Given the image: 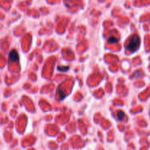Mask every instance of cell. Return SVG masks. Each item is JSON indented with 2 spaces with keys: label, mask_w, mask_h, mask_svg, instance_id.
I'll return each instance as SVG.
<instances>
[{
  "label": "cell",
  "mask_w": 150,
  "mask_h": 150,
  "mask_svg": "<svg viewBox=\"0 0 150 150\" xmlns=\"http://www.w3.org/2000/svg\"><path fill=\"white\" fill-rule=\"evenodd\" d=\"M140 45V38L138 35H133L127 45V49L130 51H135L138 49Z\"/></svg>",
  "instance_id": "cell-1"
},
{
  "label": "cell",
  "mask_w": 150,
  "mask_h": 150,
  "mask_svg": "<svg viewBox=\"0 0 150 150\" xmlns=\"http://www.w3.org/2000/svg\"><path fill=\"white\" fill-rule=\"evenodd\" d=\"M18 60H19L18 53L16 50H13L9 54V61L10 62H18Z\"/></svg>",
  "instance_id": "cell-2"
},
{
  "label": "cell",
  "mask_w": 150,
  "mask_h": 150,
  "mask_svg": "<svg viewBox=\"0 0 150 150\" xmlns=\"http://www.w3.org/2000/svg\"><path fill=\"white\" fill-rule=\"evenodd\" d=\"M124 116H125V114L122 111H118L117 116H118L119 120H123V119L124 118Z\"/></svg>",
  "instance_id": "cell-3"
},
{
  "label": "cell",
  "mask_w": 150,
  "mask_h": 150,
  "mask_svg": "<svg viewBox=\"0 0 150 150\" xmlns=\"http://www.w3.org/2000/svg\"><path fill=\"white\" fill-rule=\"evenodd\" d=\"M108 42L110 43H115L118 42V40L114 37H111L108 38Z\"/></svg>",
  "instance_id": "cell-4"
}]
</instances>
